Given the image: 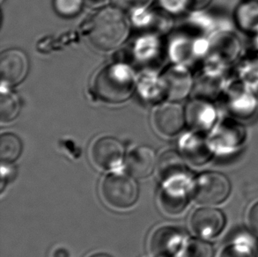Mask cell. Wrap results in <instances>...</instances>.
<instances>
[{
  "label": "cell",
  "mask_w": 258,
  "mask_h": 257,
  "mask_svg": "<svg viewBox=\"0 0 258 257\" xmlns=\"http://www.w3.org/2000/svg\"><path fill=\"white\" fill-rule=\"evenodd\" d=\"M91 157L100 168L108 170L119 167L124 158L122 143L112 137L98 139L91 148Z\"/></svg>",
  "instance_id": "obj_6"
},
{
  "label": "cell",
  "mask_w": 258,
  "mask_h": 257,
  "mask_svg": "<svg viewBox=\"0 0 258 257\" xmlns=\"http://www.w3.org/2000/svg\"><path fill=\"white\" fill-rule=\"evenodd\" d=\"M183 156L195 165L206 163L211 158V152L208 146L202 139L192 138L189 141H186L182 146Z\"/></svg>",
  "instance_id": "obj_15"
},
{
  "label": "cell",
  "mask_w": 258,
  "mask_h": 257,
  "mask_svg": "<svg viewBox=\"0 0 258 257\" xmlns=\"http://www.w3.org/2000/svg\"><path fill=\"white\" fill-rule=\"evenodd\" d=\"M212 0H186L188 6L194 9H202L209 5Z\"/></svg>",
  "instance_id": "obj_22"
},
{
  "label": "cell",
  "mask_w": 258,
  "mask_h": 257,
  "mask_svg": "<svg viewBox=\"0 0 258 257\" xmlns=\"http://www.w3.org/2000/svg\"><path fill=\"white\" fill-rule=\"evenodd\" d=\"M134 87V74L124 65L116 63L105 67L94 80V93L100 100L109 104H117L128 100Z\"/></svg>",
  "instance_id": "obj_2"
},
{
  "label": "cell",
  "mask_w": 258,
  "mask_h": 257,
  "mask_svg": "<svg viewBox=\"0 0 258 257\" xmlns=\"http://www.w3.org/2000/svg\"><path fill=\"white\" fill-rule=\"evenodd\" d=\"M53 257H69V253L64 248H58L54 252Z\"/></svg>",
  "instance_id": "obj_23"
},
{
  "label": "cell",
  "mask_w": 258,
  "mask_h": 257,
  "mask_svg": "<svg viewBox=\"0 0 258 257\" xmlns=\"http://www.w3.org/2000/svg\"><path fill=\"white\" fill-rule=\"evenodd\" d=\"M28 60L23 51L11 49L4 51L0 56L1 82L7 86H16L27 76Z\"/></svg>",
  "instance_id": "obj_7"
},
{
  "label": "cell",
  "mask_w": 258,
  "mask_h": 257,
  "mask_svg": "<svg viewBox=\"0 0 258 257\" xmlns=\"http://www.w3.org/2000/svg\"><path fill=\"white\" fill-rule=\"evenodd\" d=\"M115 7L123 10H139L147 7L152 0H112Z\"/></svg>",
  "instance_id": "obj_20"
},
{
  "label": "cell",
  "mask_w": 258,
  "mask_h": 257,
  "mask_svg": "<svg viewBox=\"0 0 258 257\" xmlns=\"http://www.w3.org/2000/svg\"><path fill=\"white\" fill-rule=\"evenodd\" d=\"M226 219L220 210L205 207L197 210L191 216L192 229L199 236L210 239L220 234L225 226Z\"/></svg>",
  "instance_id": "obj_9"
},
{
  "label": "cell",
  "mask_w": 258,
  "mask_h": 257,
  "mask_svg": "<svg viewBox=\"0 0 258 257\" xmlns=\"http://www.w3.org/2000/svg\"><path fill=\"white\" fill-rule=\"evenodd\" d=\"M129 24L122 11L107 7L98 11L87 24V36L92 46L101 51H110L127 38Z\"/></svg>",
  "instance_id": "obj_1"
},
{
  "label": "cell",
  "mask_w": 258,
  "mask_h": 257,
  "mask_svg": "<svg viewBox=\"0 0 258 257\" xmlns=\"http://www.w3.org/2000/svg\"><path fill=\"white\" fill-rule=\"evenodd\" d=\"M255 240L248 234H240L225 250L222 257H254Z\"/></svg>",
  "instance_id": "obj_17"
},
{
  "label": "cell",
  "mask_w": 258,
  "mask_h": 257,
  "mask_svg": "<svg viewBox=\"0 0 258 257\" xmlns=\"http://www.w3.org/2000/svg\"><path fill=\"white\" fill-rule=\"evenodd\" d=\"M187 257H213V247L206 242L192 240L186 249Z\"/></svg>",
  "instance_id": "obj_19"
},
{
  "label": "cell",
  "mask_w": 258,
  "mask_h": 257,
  "mask_svg": "<svg viewBox=\"0 0 258 257\" xmlns=\"http://www.w3.org/2000/svg\"><path fill=\"white\" fill-rule=\"evenodd\" d=\"M230 191V181L225 174L206 172L197 178L193 194L199 204L213 205L225 201Z\"/></svg>",
  "instance_id": "obj_4"
},
{
  "label": "cell",
  "mask_w": 258,
  "mask_h": 257,
  "mask_svg": "<svg viewBox=\"0 0 258 257\" xmlns=\"http://www.w3.org/2000/svg\"><path fill=\"white\" fill-rule=\"evenodd\" d=\"M54 6L60 15L63 17H74L82 9L83 0H55Z\"/></svg>",
  "instance_id": "obj_18"
},
{
  "label": "cell",
  "mask_w": 258,
  "mask_h": 257,
  "mask_svg": "<svg viewBox=\"0 0 258 257\" xmlns=\"http://www.w3.org/2000/svg\"><path fill=\"white\" fill-rule=\"evenodd\" d=\"M185 115L181 106L174 102H166L154 109L153 122L161 134L168 137L176 135L185 123Z\"/></svg>",
  "instance_id": "obj_8"
},
{
  "label": "cell",
  "mask_w": 258,
  "mask_h": 257,
  "mask_svg": "<svg viewBox=\"0 0 258 257\" xmlns=\"http://www.w3.org/2000/svg\"><path fill=\"white\" fill-rule=\"evenodd\" d=\"M248 224L252 231L258 234V203L253 205L248 213Z\"/></svg>",
  "instance_id": "obj_21"
},
{
  "label": "cell",
  "mask_w": 258,
  "mask_h": 257,
  "mask_svg": "<svg viewBox=\"0 0 258 257\" xmlns=\"http://www.w3.org/2000/svg\"><path fill=\"white\" fill-rule=\"evenodd\" d=\"M158 170L160 176L164 181L189 174L182 158L172 151L165 153L161 157L158 162Z\"/></svg>",
  "instance_id": "obj_13"
},
{
  "label": "cell",
  "mask_w": 258,
  "mask_h": 257,
  "mask_svg": "<svg viewBox=\"0 0 258 257\" xmlns=\"http://www.w3.org/2000/svg\"><path fill=\"white\" fill-rule=\"evenodd\" d=\"M21 103L15 94L8 90H1L0 96V122L8 123L17 117Z\"/></svg>",
  "instance_id": "obj_16"
},
{
  "label": "cell",
  "mask_w": 258,
  "mask_h": 257,
  "mask_svg": "<svg viewBox=\"0 0 258 257\" xmlns=\"http://www.w3.org/2000/svg\"><path fill=\"white\" fill-rule=\"evenodd\" d=\"M184 234L180 230L164 226L158 229L151 240V250L157 257H172L180 250Z\"/></svg>",
  "instance_id": "obj_10"
},
{
  "label": "cell",
  "mask_w": 258,
  "mask_h": 257,
  "mask_svg": "<svg viewBox=\"0 0 258 257\" xmlns=\"http://www.w3.org/2000/svg\"><path fill=\"white\" fill-rule=\"evenodd\" d=\"M162 83L169 99L172 101H180L190 92L191 76L187 70L174 66L163 74Z\"/></svg>",
  "instance_id": "obj_11"
},
{
  "label": "cell",
  "mask_w": 258,
  "mask_h": 257,
  "mask_svg": "<svg viewBox=\"0 0 258 257\" xmlns=\"http://www.w3.org/2000/svg\"><path fill=\"white\" fill-rule=\"evenodd\" d=\"M0 1H1V3H3L4 2V0H0Z\"/></svg>",
  "instance_id": "obj_25"
},
{
  "label": "cell",
  "mask_w": 258,
  "mask_h": 257,
  "mask_svg": "<svg viewBox=\"0 0 258 257\" xmlns=\"http://www.w3.org/2000/svg\"><path fill=\"white\" fill-rule=\"evenodd\" d=\"M157 165L156 154L148 146H139L127 158V168L134 177L147 178L153 174Z\"/></svg>",
  "instance_id": "obj_12"
},
{
  "label": "cell",
  "mask_w": 258,
  "mask_h": 257,
  "mask_svg": "<svg viewBox=\"0 0 258 257\" xmlns=\"http://www.w3.org/2000/svg\"><path fill=\"white\" fill-rule=\"evenodd\" d=\"M22 153V143L13 133H4L0 137V160L3 164L16 161Z\"/></svg>",
  "instance_id": "obj_14"
},
{
  "label": "cell",
  "mask_w": 258,
  "mask_h": 257,
  "mask_svg": "<svg viewBox=\"0 0 258 257\" xmlns=\"http://www.w3.org/2000/svg\"><path fill=\"white\" fill-rule=\"evenodd\" d=\"M164 182L160 195L161 207L167 213L179 214L188 205L190 192L194 193L195 181L189 173Z\"/></svg>",
  "instance_id": "obj_5"
},
{
  "label": "cell",
  "mask_w": 258,
  "mask_h": 257,
  "mask_svg": "<svg viewBox=\"0 0 258 257\" xmlns=\"http://www.w3.org/2000/svg\"><path fill=\"white\" fill-rule=\"evenodd\" d=\"M89 257H112L111 255H109L108 254H105V253H96V254H92Z\"/></svg>",
  "instance_id": "obj_24"
},
{
  "label": "cell",
  "mask_w": 258,
  "mask_h": 257,
  "mask_svg": "<svg viewBox=\"0 0 258 257\" xmlns=\"http://www.w3.org/2000/svg\"><path fill=\"white\" fill-rule=\"evenodd\" d=\"M101 194L108 205L116 209H128L139 199V186L129 175L108 174L101 184Z\"/></svg>",
  "instance_id": "obj_3"
}]
</instances>
